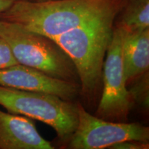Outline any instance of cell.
I'll return each mask as SVG.
<instances>
[{"label": "cell", "mask_w": 149, "mask_h": 149, "mask_svg": "<svg viewBox=\"0 0 149 149\" xmlns=\"http://www.w3.org/2000/svg\"><path fill=\"white\" fill-rule=\"evenodd\" d=\"M122 29L123 66L128 86L136 77L148 71L149 29L141 31Z\"/></svg>", "instance_id": "9"}, {"label": "cell", "mask_w": 149, "mask_h": 149, "mask_svg": "<svg viewBox=\"0 0 149 149\" xmlns=\"http://www.w3.org/2000/svg\"><path fill=\"white\" fill-rule=\"evenodd\" d=\"M17 64L10 46L2 37H0V69Z\"/></svg>", "instance_id": "12"}, {"label": "cell", "mask_w": 149, "mask_h": 149, "mask_svg": "<svg viewBox=\"0 0 149 149\" xmlns=\"http://www.w3.org/2000/svg\"><path fill=\"white\" fill-rule=\"evenodd\" d=\"M125 1L15 0L10 8L0 14V19L54 39L123 4Z\"/></svg>", "instance_id": "2"}, {"label": "cell", "mask_w": 149, "mask_h": 149, "mask_svg": "<svg viewBox=\"0 0 149 149\" xmlns=\"http://www.w3.org/2000/svg\"><path fill=\"white\" fill-rule=\"evenodd\" d=\"M111 149H148V141L126 140L116 143L109 147Z\"/></svg>", "instance_id": "13"}, {"label": "cell", "mask_w": 149, "mask_h": 149, "mask_svg": "<svg viewBox=\"0 0 149 149\" xmlns=\"http://www.w3.org/2000/svg\"><path fill=\"white\" fill-rule=\"evenodd\" d=\"M28 1H40V0H28Z\"/></svg>", "instance_id": "16"}, {"label": "cell", "mask_w": 149, "mask_h": 149, "mask_svg": "<svg viewBox=\"0 0 149 149\" xmlns=\"http://www.w3.org/2000/svg\"><path fill=\"white\" fill-rule=\"evenodd\" d=\"M0 85L19 90L45 93L67 101L79 96V84L48 75L31 67L17 64L0 69Z\"/></svg>", "instance_id": "7"}, {"label": "cell", "mask_w": 149, "mask_h": 149, "mask_svg": "<svg viewBox=\"0 0 149 149\" xmlns=\"http://www.w3.org/2000/svg\"><path fill=\"white\" fill-rule=\"evenodd\" d=\"M148 77V71L144 72L134 79L130 83L132 84L130 88H128L133 104H137L144 110H148L149 107Z\"/></svg>", "instance_id": "11"}, {"label": "cell", "mask_w": 149, "mask_h": 149, "mask_svg": "<svg viewBox=\"0 0 149 149\" xmlns=\"http://www.w3.org/2000/svg\"><path fill=\"white\" fill-rule=\"evenodd\" d=\"M115 24L129 31L149 29V0H126Z\"/></svg>", "instance_id": "10"}, {"label": "cell", "mask_w": 149, "mask_h": 149, "mask_svg": "<svg viewBox=\"0 0 149 149\" xmlns=\"http://www.w3.org/2000/svg\"><path fill=\"white\" fill-rule=\"evenodd\" d=\"M0 37L10 46L18 64L57 79L79 84L75 66L53 39L0 19Z\"/></svg>", "instance_id": "3"}, {"label": "cell", "mask_w": 149, "mask_h": 149, "mask_svg": "<svg viewBox=\"0 0 149 149\" xmlns=\"http://www.w3.org/2000/svg\"><path fill=\"white\" fill-rule=\"evenodd\" d=\"M54 1V0H40V1Z\"/></svg>", "instance_id": "15"}, {"label": "cell", "mask_w": 149, "mask_h": 149, "mask_svg": "<svg viewBox=\"0 0 149 149\" xmlns=\"http://www.w3.org/2000/svg\"><path fill=\"white\" fill-rule=\"evenodd\" d=\"M124 3L53 39L74 63L79 79V96L88 104L94 105L101 96L104 58L115 19Z\"/></svg>", "instance_id": "1"}, {"label": "cell", "mask_w": 149, "mask_h": 149, "mask_svg": "<svg viewBox=\"0 0 149 149\" xmlns=\"http://www.w3.org/2000/svg\"><path fill=\"white\" fill-rule=\"evenodd\" d=\"M54 148L29 117L0 110V149Z\"/></svg>", "instance_id": "8"}, {"label": "cell", "mask_w": 149, "mask_h": 149, "mask_svg": "<svg viewBox=\"0 0 149 149\" xmlns=\"http://www.w3.org/2000/svg\"><path fill=\"white\" fill-rule=\"evenodd\" d=\"M77 104V126L64 148L104 149L126 140L148 141L149 128L139 123L112 122L89 113Z\"/></svg>", "instance_id": "6"}, {"label": "cell", "mask_w": 149, "mask_h": 149, "mask_svg": "<svg viewBox=\"0 0 149 149\" xmlns=\"http://www.w3.org/2000/svg\"><path fill=\"white\" fill-rule=\"evenodd\" d=\"M0 106L9 113L34 119L50 126L64 146L77 126V104L48 93L0 85Z\"/></svg>", "instance_id": "4"}, {"label": "cell", "mask_w": 149, "mask_h": 149, "mask_svg": "<svg viewBox=\"0 0 149 149\" xmlns=\"http://www.w3.org/2000/svg\"><path fill=\"white\" fill-rule=\"evenodd\" d=\"M15 0H0V14L12 6Z\"/></svg>", "instance_id": "14"}, {"label": "cell", "mask_w": 149, "mask_h": 149, "mask_svg": "<svg viewBox=\"0 0 149 149\" xmlns=\"http://www.w3.org/2000/svg\"><path fill=\"white\" fill-rule=\"evenodd\" d=\"M122 43V29L115 24L104 62L102 92L94 115L117 122H127L134 106L124 76Z\"/></svg>", "instance_id": "5"}]
</instances>
